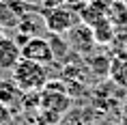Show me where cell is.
<instances>
[{
    "mask_svg": "<svg viewBox=\"0 0 127 125\" xmlns=\"http://www.w3.org/2000/svg\"><path fill=\"white\" fill-rule=\"evenodd\" d=\"M71 110V95L60 82H47L39 93V114L45 125H58L60 119Z\"/></svg>",
    "mask_w": 127,
    "mask_h": 125,
    "instance_id": "6da1fadb",
    "label": "cell"
},
{
    "mask_svg": "<svg viewBox=\"0 0 127 125\" xmlns=\"http://www.w3.org/2000/svg\"><path fill=\"white\" fill-rule=\"evenodd\" d=\"M11 80L22 93H41L50 82V76H47L45 65L22 58L11 71Z\"/></svg>",
    "mask_w": 127,
    "mask_h": 125,
    "instance_id": "7a4b0ae2",
    "label": "cell"
},
{
    "mask_svg": "<svg viewBox=\"0 0 127 125\" xmlns=\"http://www.w3.org/2000/svg\"><path fill=\"white\" fill-rule=\"evenodd\" d=\"M75 20H78V11L75 9H43L45 28L54 37L67 35L75 26Z\"/></svg>",
    "mask_w": 127,
    "mask_h": 125,
    "instance_id": "3957f363",
    "label": "cell"
},
{
    "mask_svg": "<svg viewBox=\"0 0 127 125\" xmlns=\"http://www.w3.org/2000/svg\"><path fill=\"white\" fill-rule=\"evenodd\" d=\"M22 58L39 63V65H52L56 54H54L52 43L43 37H30L22 43Z\"/></svg>",
    "mask_w": 127,
    "mask_h": 125,
    "instance_id": "277c9868",
    "label": "cell"
},
{
    "mask_svg": "<svg viewBox=\"0 0 127 125\" xmlns=\"http://www.w3.org/2000/svg\"><path fill=\"white\" fill-rule=\"evenodd\" d=\"M69 37H67V41H69V45L73 47L75 52H91L97 43H95V37H93V30L86 26V24H75L71 30H69Z\"/></svg>",
    "mask_w": 127,
    "mask_h": 125,
    "instance_id": "5b68a950",
    "label": "cell"
},
{
    "mask_svg": "<svg viewBox=\"0 0 127 125\" xmlns=\"http://www.w3.org/2000/svg\"><path fill=\"white\" fill-rule=\"evenodd\" d=\"M22 60V45L15 39L2 37L0 39V69L13 71V67Z\"/></svg>",
    "mask_w": 127,
    "mask_h": 125,
    "instance_id": "8992f818",
    "label": "cell"
},
{
    "mask_svg": "<svg viewBox=\"0 0 127 125\" xmlns=\"http://www.w3.org/2000/svg\"><path fill=\"white\" fill-rule=\"evenodd\" d=\"M22 99H24V93L13 84V80H2L0 82V110H4L9 106H13V110L20 108Z\"/></svg>",
    "mask_w": 127,
    "mask_h": 125,
    "instance_id": "52a82bcc",
    "label": "cell"
},
{
    "mask_svg": "<svg viewBox=\"0 0 127 125\" xmlns=\"http://www.w3.org/2000/svg\"><path fill=\"white\" fill-rule=\"evenodd\" d=\"M78 15H80V22H82V24H86L88 28H95L97 24H101L103 20H108L106 11L97 9L95 4H91V2H84V4H80V9H78Z\"/></svg>",
    "mask_w": 127,
    "mask_h": 125,
    "instance_id": "ba28073f",
    "label": "cell"
},
{
    "mask_svg": "<svg viewBox=\"0 0 127 125\" xmlns=\"http://www.w3.org/2000/svg\"><path fill=\"white\" fill-rule=\"evenodd\" d=\"M112 82L121 88H127V56H116L110 63V73Z\"/></svg>",
    "mask_w": 127,
    "mask_h": 125,
    "instance_id": "9c48e42d",
    "label": "cell"
},
{
    "mask_svg": "<svg viewBox=\"0 0 127 125\" xmlns=\"http://www.w3.org/2000/svg\"><path fill=\"white\" fill-rule=\"evenodd\" d=\"M93 30V37H95V43L97 45H108V43H112L114 37H116V28L112 26V22L110 20H103L101 24H97Z\"/></svg>",
    "mask_w": 127,
    "mask_h": 125,
    "instance_id": "30bf717a",
    "label": "cell"
},
{
    "mask_svg": "<svg viewBox=\"0 0 127 125\" xmlns=\"http://www.w3.org/2000/svg\"><path fill=\"white\" fill-rule=\"evenodd\" d=\"M43 9H80L78 0H41Z\"/></svg>",
    "mask_w": 127,
    "mask_h": 125,
    "instance_id": "8fae6325",
    "label": "cell"
},
{
    "mask_svg": "<svg viewBox=\"0 0 127 125\" xmlns=\"http://www.w3.org/2000/svg\"><path fill=\"white\" fill-rule=\"evenodd\" d=\"M58 125H86V121L82 119L80 112H71V110H69L65 117L60 119V123H58Z\"/></svg>",
    "mask_w": 127,
    "mask_h": 125,
    "instance_id": "7c38bea8",
    "label": "cell"
},
{
    "mask_svg": "<svg viewBox=\"0 0 127 125\" xmlns=\"http://www.w3.org/2000/svg\"><path fill=\"white\" fill-rule=\"evenodd\" d=\"M86 2L95 4V7L101 9V11H106V15H108V11H110V7L114 4V0H86Z\"/></svg>",
    "mask_w": 127,
    "mask_h": 125,
    "instance_id": "4fadbf2b",
    "label": "cell"
},
{
    "mask_svg": "<svg viewBox=\"0 0 127 125\" xmlns=\"http://www.w3.org/2000/svg\"><path fill=\"white\" fill-rule=\"evenodd\" d=\"M4 37V28H2V22H0V39Z\"/></svg>",
    "mask_w": 127,
    "mask_h": 125,
    "instance_id": "5bb4252c",
    "label": "cell"
},
{
    "mask_svg": "<svg viewBox=\"0 0 127 125\" xmlns=\"http://www.w3.org/2000/svg\"><path fill=\"white\" fill-rule=\"evenodd\" d=\"M121 125H127V117H125V119H123V123H121Z\"/></svg>",
    "mask_w": 127,
    "mask_h": 125,
    "instance_id": "9a60e30c",
    "label": "cell"
}]
</instances>
